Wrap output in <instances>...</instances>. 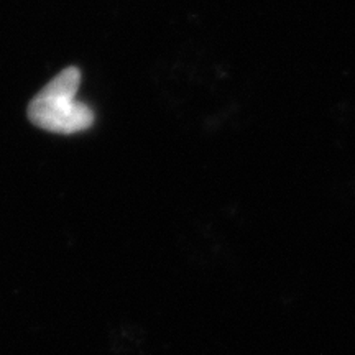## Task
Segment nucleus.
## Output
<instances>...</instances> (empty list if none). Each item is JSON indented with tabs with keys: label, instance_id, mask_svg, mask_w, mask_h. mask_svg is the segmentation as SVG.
I'll return each mask as SVG.
<instances>
[{
	"label": "nucleus",
	"instance_id": "obj_1",
	"mask_svg": "<svg viewBox=\"0 0 355 355\" xmlns=\"http://www.w3.org/2000/svg\"><path fill=\"white\" fill-rule=\"evenodd\" d=\"M81 71L66 68L35 96L28 105V119L43 130L76 133L94 123V112L76 101Z\"/></svg>",
	"mask_w": 355,
	"mask_h": 355
}]
</instances>
